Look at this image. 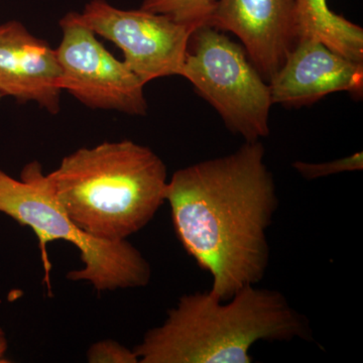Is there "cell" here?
I'll return each mask as SVG.
<instances>
[{"mask_svg": "<svg viewBox=\"0 0 363 363\" xmlns=\"http://www.w3.org/2000/svg\"><path fill=\"white\" fill-rule=\"evenodd\" d=\"M260 140L233 154L178 169L166 202L179 240L212 278V295L233 298L259 284L269 264L267 230L279 208Z\"/></svg>", "mask_w": 363, "mask_h": 363, "instance_id": "1", "label": "cell"}, {"mask_svg": "<svg viewBox=\"0 0 363 363\" xmlns=\"http://www.w3.org/2000/svg\"><path fill=\"white\" fill-rule=\"evenodd\" d=\"M310 340L309 320L278 291L247 286L227 301L182 296L135 348L140 363H250L259 341Z\"/></svg>", "mask_w": 363, "mask_h": 363, "instance_id": "2", "label": "cell"}, {"mask_svg": "<svg viewBox=\"0 0 363 363\" xmlns=\"http://www.w3.org/2000/svg\"><path fill=\"white\" fill-rule=\"evenodd\" d=\"M47 176L71 220L96 240H128L166 202V164L131 140L79 149Z\"/></svg>", "mask_w": 363, "mask_h": 363, "instance_id": "3", "label": "cell"}, {"mask_svg": "<svg viewBox=\"0 0 363 363\" xmlns=\"http://www.w3.org/2000/svg\"><path fill=\"white\" fill-rule=\"evenodd\" d=\"M0 213L37 234L45 267L44 281L50 294L52 266L45 247L54 240L69 241L80 252L84 266L69 272L67 278L71 281H88L98 292L149 285L152 269L142 253L128 240H96L78 228L57 199L39 162L26 164L21 180L0 169Z\"/></svg>", "mask_w": 363, "mask_h": 363, "instance_id": "4", "label": "cell"}, {"mask_svg": "<svg viewBox=\"0 0 363 363\" xmlns=\"http://www.w3.org/2000/svg\"><path fill=\"white\" fill-rule=\"evenodd\" d=\"M180 76L218 112L231 133L245 142L269 135L272 105L269 82L245 48L222 30L203 25L190 38Z\"/></svg>", "mask_w": 363, "mask_h": 363, "instance_id": "5", "label": "cell"}, {"mask_svg": "<svg viewBox=\"0 0 363 363\" xmlns=\"http://www.w3.org/2000/svg\"><path fill=\"white\" fill-rule=\"evenodd\" d=\"M63 37L56 49L60 88L92 109L147 116L143 81L105 49L81 14L71 11L59 23Z\"/></svg>", "mask_w": 363, "mask_h": 363, "instance_id": "6", "label": "cell"}, {"mask_svg": "<svg viewBox=\"0 0 363 363\" xmlns=\"http://www.w3.org/2000/svg\"><path fill=\"white\" fill-rule=\"evenodd\" d=\"M80 14L88 28L123 51L124 63L143 84L180 76L196 28L143 9H117L106 0H91Z\"/></svg>", "mask_w": 363, "mask_h": 363, "instance_id": "7", "label": "cell"}, {"mask_svg": "<svg viewBox=\"0 0 363 363\" xmlns=\"http://www.w3.org/2000/svg\"><path fill=\"white\" fill-rule=\"evenodd\" d=\"M206 25L234 33L269 82L296 43V0H217Z\"/></svg>", "mask_w": 363, "mask_h": 363, "instance_id": "8", "label": "cell"}, {"mask_svg": "<svg viewBox=\"0 0 363 363\" xmlns=\"http://www.w3.org/2000/svg\"><path fill=\"white\" fill-rule=\"evenodd\" d=\"M272 104L305 106L336 92L362 94L363 62L341 56L321 40L300 39L269 81Z\"/></svg>", "mask_w": 363, "mask_h": 363, "instance_id": "9", "label": "cell"}, {"mask_svg": "<svg viewBox=\"0 0 363 363\" xmlns=\"http://www.w3.org/2000/svg\"><path fill=\"white\" fill-rule=\"evenodd\" d=\"M61 78L56 50L20 21L0 25V94L35 102L49 113L61 109Z\"/></svg>", "mask_w": 363, "mask_h": 363, "instance_id": "10", "label": "cell"}, {"mask_svg": "<svg viewBox=\"0 0 363 363\" xmlns=\"http://www.w3.org/2000/svg\"><path fill=\"white\" fill-rule=\"evenodd\" d=\"M306 38L321 40L345 58L363 62L362 26L333 13L327 0H296V40Z\"/></svg>", "mask_w": 363, "mask_h": 363, "instance_id": "11", "label": "cell"}, {"mask_svg": "<svg viewBox=\"0 0 363 363\" xmlns=\"http://www.w3.org/2000/svg\"><path fill=\"white\" fill-rule=\"evenodd\" d=\"M217 0H143L140 9L197 28L206 25Z\"/></svg>", "mask_w": 363, "mask_h": 363, "instance_id": "12", "label": "cell"}, {"mask_svg": "<svg viewBox=\"0 0 363 363\" xmlns=\"http://www.w3.org/2000/svg\"><path fill=\"white\" fill-rule=\"evenodd\" d=\"M293 168L307 180H315L346 172L362 171L363 154L362 152H358L351 156L319 164L298 161L294 162Z\"/></svg>", "mask_w": 363, "mask_h": 363, "instance_id": "13", "label": "cell"}, {"mask_svg": "<svg viewBox=\"0 0 363 363\" xmlns=\"http://www.w3.org/2000/svg\"><path fill=\"white\" fill-rule=\"evenodd\" d=\"M87 359L91 363H138L135 350L113 340L92 344L87 352Z\"/></svg>", "mask_w": 363, "mask_h": 363, "instance_id": "14", "label": "cell"}, {"mask_svg": "<svg viewBox=\"0 0 363 363\" xmlns=\"http://www.w3.org/2000/svg\"><path fill=\"white\" fill-rule=\"evenodd\" d=\"M7 350H9V341L4 329L0 327V363L9 362L6 359Z\"/></svg>", "mask_w": 363, "mask_h": 363, "instance_id": "15", "label": "cell"}, {"mask_svg": "<svg viewBox=\"0 0 363 363\" xmlns=\"http://www.w3.org/2000/svg\"><path fill=\"white\" fill-rule=\"evenodd\" d=\"M2 97H4V96H2V95H1V94H0V100H1V98H2Z\"/></svg>", "mask_w": 363, "mask_h": 363, "instance_id": "16", "label": "cell"}]
</instances>
